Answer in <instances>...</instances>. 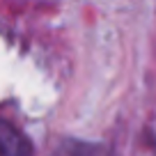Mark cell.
<instances>
[{
    "label": "cell",
    "mask_w": 156,
    "mask_h": 156,
    "mask_svg": "<svg viewBox=\"0 0 156 156\" xmlns=\"http://www.w3.org/2000/svg\"><path fill=\"white\" fill-rule=\"evenodd\" d=\"M0 156H32L30 140L2 117H0Z\"/></svg>",
    "instance_id": "6da1fadb"
},
{
    "label": "cell",
    "mask_w": 156,
    "mask_h": 156,
    "mask_svg": "<svg viewBox=\"0 0 156 156\" xmlns=\"http://www.w3.org/2000/svg\"><path fill=\"white\" fill-rule=\"evenodd\" d=\"M53 156H106V151L101 147L94 145H85V142H76V140H67L55 149Z\"/></svg>",
    "instance_id": "7a4b0ae2"
}]
</instances>
